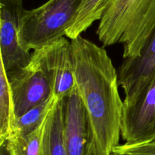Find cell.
Listing matches in <instances>:
<instances>
[{"label": "cell", "instance_id": "6da1fadb", "mask_svg": "<svg viewBox=\"0 0 155 155\" xmlns=\"http://www.w3.org/2000/svg\"><path fill=\"white\" fill-rule=\"evenodd\" d=\"M76 86L87 109L98 155L119 145L124 101L118 71L104 47L80 36L71 40Z\"/></svg>", "mask_w": 155, "mask_h": 155}, {"label": "cell", "instance_id": "7a4b0ae2", "mask_svg": "<svg viewBox=\"0 0 155 155\" xmlns=\"http://www.w3.org/2000/svg\"><path fill=\"white\" fill-rule=\"evenodd\" d=\"M155 30V0H110L97 29L104 46L122 43L123 58L142 53Z\"/></svg>", "mask_w": 155, "mask_h": 155}, {"label": "cell", "instance_id": "3957f363", "mask_svg": "<svg viewBox=\"0 0 155 155\" xmlns=\"http://www.w3.org/2000/svg\"><path fill=\"white\" fill-rule=\"evenodd\" d=\"M83 0H48L25 10L20 37L27 50H36L66 36Z\"/></svg>", "mask_w": 155, "mask_h": 155}, {"label": "cell", "instance_id": "277c9868", "mask_svg": "<svg viewBox=\"0 0 155 155\" xmlns=\"http://www.w3.org/2000/svg\"><path fill=\"white\" fill-rule=\"evenodd\" d=\"M61 103L67 155H98L90 119L77 86Z\"/></svg>", "mask_w": 155, "mask_h": 155}, {"label": "cell", "instance_id": "5b68a950", "mask_svg": "<svg viewBox=\"0 0 155 155\" xmlns=\"http://www.w3.org/2000/svg\"><path fill=\"white\" fill-rule=\"evenodd\" d=\"M34 58L51 82L53 94L58 100L68 95L76 87L71 43L66 37L33 50Z\"/></svg>", "mask_w": 155, "mask_h": 155}, {"label": "cell", "instance_id": "8992f818", "mask_svg": "<svg viewBox=\"0 0 155 155\" xmlns=\"http://www.w3.org/2000/svg\"><path fill=\"white\" fill-rule=\"evenodd\" d=\"M6 74L13 96L17 118L53 95L49 79L34 58H31L27 66L11 70Z\"/></svg>", "mask_w": 155, "mask_h": 155}, {"label": "cell", "instance_id": "52a82bcc", "mask_svg": "<svg viewBox=\"0 0 155 155\" xmlns=\"http://www.w3.org/2000/svg\"><path fill=\"white\" fill-rule=\"evenodd\" d=\"M24 9L23 0H0V53L6 72L27 66L32 58L20 37Z\"/></svg>", "mask_w": 155, "mask_h": 155}, {"label": "cell", "instance_id": "ba28073f", "mask_svg": "<svg viewBox=\"0 0 155 155\" xmlns=\"http://www.w3.org/2000/svg\"><path fill=\"white\" fill-rule=\"evenodd\" d=\"M120 132L125 143L155 141V78L133 101L124 103Z\"/></svg>", "mask_w": 155, "mask_h": 155}, {"label": "cell", "instance_id": "9c48e42d", "mask_svg": "<svg viewBox=\"0 0 155 155\" xmlns=\"http://www.w3.org/2000/svg\"><path fill=\"white\" fill-rule=\"evenodd\" d=\"M124 103L133 101L155 78V30L139 56L124 59L118 68Z\"/></svg>", "mask_w": 155, "mask_h": 155}, {"label": "cell", "instance_id": "30bf717a", "mask_svg": "<svg viewBox=\"0 0 155 155\" xmlns=\"http://www.w3.org/2000/svg\"><path fill=\"white\" fill-rule=\"evenodd\" d=\"M17 115L4 66L0 65V144L16 135Z\"/></svg>", "mask_w": 155, "mask_h": 155}, {"label": "cell", "instance_id": "8fae6325", "mask_svg": "<svg viewBox=\"0 0 155 155\" xmlns=\"http://www.w3.org/2000/svg\"><path fill=\"white\" fill-rule=\"evenodd\" d=\"M43 155H67L64 136L61 100H56L48 115L44 138Z\"/></svg>", "mask_w": 155, "mask_h": 155}, {"label": "cell", "instance_id": "7c38bea8", "mask_svg": "<svg viewBox=\"0 0 155 155\" xmlns=\"http://www.w3.org/2000/svg\"><path fill=\"white\" fill-rule=\"evenodd\" d=\"M50 112L42 124L30 134L25 136L15 135L0 144L4 146L6 155H43L44 138Z\"/></svg>", "mask_w": 155, "mask_h": 155}, {"label": "cell", "instance_id": "4fadbf2b", "mask_svg": "<svg viewBox=\"0 0 155 155\" xmlns=\"http://www.w3.org/2000/svg\"><path fill=\"white\" fill-rule=\"evenodd\" d=\"M110 0H83L74 21L67 30L66 36L72 40L80 36L95 21L101 20Z\"/></svg>", "mask_w": 155, "mask_h": 155}, {"label": "cell", "instance_id": "5bb4252c", "mask_svg": "<svg viewBox=\"0 0 155 155\" xmlns=\"http://www.w3.org/2000/svg\"><path fill=\"white\" fill-rule=\"evenodd\" d=\"M56 98L53 94L40 104L17 118V136H25L39 127L55 103Z\"/></svg>", "mask_w": 155, "mask_h": 155}, {"label": "cell", "instance_id": "9a60e30c", "mask_svg": "<svg viewBox=\"0 0 155 155\" xmlns=\"http://www.w3.org/2000/svg\"><path fill=\"white\" fill-rule=\"evenodd\" d=\"M111 155H155V141L140 144H119Z\"/></svg>", "mask_w": 155, "mask_h": 155}]
</instances>
